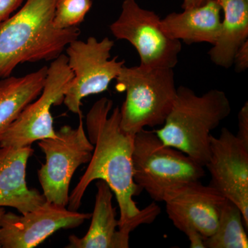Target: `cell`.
Here are the masks:
<instances>
[{
	"label": "cell",
	"instance_id": "6da1fadb",
	"mask_svg": "<svg viewBox=\"0 0 248 248\" xmlns=\"http://www.w3.org/2000/svg\"><path fill=\"white\" fill-rule=\"evenodd\" d=\"M107 97L97 101L86 117L88 138L94 146L89 166L69 195L68 209L78 211L85 192L94 180H103L115 194L120 208L119 229L127 236L142 224H151L161 213L155 202L137 206L133 196L141 187L134 182L133 152L135 135L121 128L120 108Z\"/></svg>",
	"mask_w": 248,
	"mask_h": 248
},
{
	"label": "cell",
	"instance_id": "7a4b0ae2",
	"mask_svg": "<svg viewBox=\"0 0 248 248\" xmlns=\"http://www.w3.org/2000/svg\"><path fill=\"white\" fill-rule=\"evenodd\" d=\"M58 0H26L0 24V79L21 63L53 61L80 35L78 27L58 29L53 18Z\"/></svg>",
	"mask_w": 248,
	"mask_h": 248
},
{
	"label": "cell",
	"instance_id": "3957f363",
	"mask_svg": "<svg viewBox=\"0 0 248 248\" xmlns=\"http://www.w3.org/2000/svg\"><path fill=\"white\" fill-rule=\"evenodd\" d=\"M231 112V102L223 91L212 89L197 95L190 88L181 86L164 126L155 133L165 145L204 167L210 156L211 132Z\"/></svg>",
	"mask_w": 248,
	"mask_h": 248
},
{
	"label": "cell",
	"instance_id": "277c9868",
	"mask_svg": "<svg viewBox=\"0 0 248 248\" xmlns=\"http://www.w3.org/2000/svg\"><path fill=\"white\" fill-rule=\"evenodd\" d=\"M115 79L117 89L126 94L120 108L125 133L135 135L146 127L164 124L177 96L173 68L124 65Z\"/></svg>",
	"mask_w": 248,
	"mask_h": 248
},
{
	"label": "cell",
	"instance_id": "5b68a950",
	"mask_svg": "<svg viewBox=\"0 0 248 248\" xmlns=\"http://www.w3.org/2000/svg\"><path fill=\"white\" fill-rule=\"evenodd\" d=\"M133 170L134 182L158 202L170 189L205 176L203 166L145 128L134 139Z\"/></svg>",
	"mask_w": 248,
	"mask_h": 248
},
{
	"label": "cell",
	"instance_id": "8992f818",
	"mask_svg": "<svg viewBox=\"0 0 248 248\" xmlns=\"http://www.w3.org/2000/svg\"><path fill=\"white\" fill-rule=\"evenodd\" d=\"M79 117L76 128L64 125L56 132L55 138L38 142L46 157L38 170L42 194L47 202L62 206L68 205L70 184L76 170L89 162L94 150L84 130L82 113Z\"/></svg>",
	"mask_w": 248,
	"mask_h": 248
},
{
	"label": "cell",
	"instance_id": "52a82bcc",
	"mask_svg": "<svg viewBox=\"0 0 248 248\" xmlns=\"http://www.w3.org/2000/svg\"><path fill=\"white\" fill-rule=\"evenodd\" d=\"M114 45L109 37L98 40L90 37L86 42L78 39L67 46L66 55L73 78L63 103L73 113H82V99L107 91L111 81L120 74L125 61H120L117 56L111 58Z\"/></svg>",
	"mask_w": 248,
	"mask_h": 248
},
{
	"label": "cell",
	"instance_id": "ba28073f",
	"mask_svg": "<svg viewBox=\"0 0 248 248\" xmlns=\"http://www.w3.org/2000/svg\"><path fill=\"white\" fill-rule=\"evenodd\" d=\"M161 19L154 11L141 7L136 0H123L120 16L110 24V30L116 39L127 41L135 47L140 66L174 69L182 43L166 35Z\"/></svg>",
	"mask_w": 248,
	"mask_h": 248
},
{
	"label": "cell",
	"instance_id": "9c48e42d",
	"mask_svg": "<svg viewBox=\"0 0 248 248\" xmlns=\"http://www.w3.org/2000/svg\"><path fill=\"white\" fill-rule=\"evenodd\" d=\"M73 73L68 58L62 54L48 67L42 93L18 116L4 134L0 147L23 148L46 138L56 137L51 115L53 106L62 104Z\"/></svg>",
	"mask_w": 248,
	"mask_h": 248
},
{
	"label": "cell",
	"instance_id": "30bf717a",
	"mask_svg": "<svg viewBox=\"0 0 248 248\" xmlns=\"http://www.w3.org/2000/svg\"><path fill=\"white\" fill-rule=\"evenodd\" d=\"M226 198L200 181L186 183L165 192L163 202L174 226L188 237L191 248H205L204 241L214 234Z\"/></svg>",
	"mask_w": 248,
	"mask_h": 248
},
{
	"label": "cell",
	"instance_id": "8fae6325",
	"mask_svg": "<svg viewBox=\"0 0 248 248\" xmlns=\"http://www.w3.org/2000/svg\"><path fill=\"white\" fill-rule=\"evenodd\" d=\"M91 215L47 201L24 215L5 213L0 218V246L3 248H35L60 230L81 226L91 218Z\"/></svg>",
	"mask_w": 248,
	"mask_h": 248
},
{
	"label": "cell",
	"instance_id": "7c38bea8",
	"mask_svg": "<svg viewBox=\"0 0 248 248\" xmlns=\"http://www.w3.org/2000/svg\"><path fill=\"white\" fill-rule=\"evenodd\" d=\"M211 176L209 186L240 209L248 226V146L228 128L210 138V153L205 166Z\"/></svg>",
	"mask_w": 248,
	"mask_h": 248
},
{
	"label": "cell",
	"instance_id": "4fadbf2b",
	"mask_svg": "<svg viewBox=\"0 0 248 248\" xmlns=\"http://www.w3.org/2000/svg\"><path fill=\"white\" fill-rule=\"evenodd\" d=\"M32 153L31 146L0 147V207H11L24 215L46 202L43 194L29 189L26 181L28 160Z\"/></svg>",
	"mask_w": 248,
	"mask_h": 248
},
{
	"label": "cell",
	"instance_id": "5bb4252c",
	"mask_svg": "<svg viewBox=\"0 0 248 248\" xmlns=\"http://www.w3.org/2000/svg\"><path fill=\"white\" fill-rule=\"evenodd\" d=\"M91 224L83 237L69 236L68 248H128L130 236L119 229L116 208L112 205V191L107 182L98 180Z\"/></svg>",
	"mask_w": 248,
	"mask_h": 248
},
{
	"label": "cell",
	"instance_id": "9a60e30c",
	"mask_svg": "<svg viewBox=\"0 0 248 248\" xmlns=\"http://www.w3.org/2000/svg\"><path fill=\"white\" fill-rule=\"evenodd\" d=\"M221 12L217 0H210L182 13H171L161 19V27L169 37L187 45L204 42L213 45L219 34Z\"/></svg>",
	"mask_w": 248,
	"mask_h": 248
},
{
	"label": "cell",
	"instance_id": "2e32d148",
	"mask_svg": "<svg viewBox=\"0 0 248 248\" xmlns=\"http://www.w3.org/2000/svg\"><path fill=\"white\" fill-rule=\"evenodd\" d=\"M223 11L219 34L209 51L217 66L230 68L236 52L248 37V0H217Z\"/></svg>",
	"mask_w": 248,
	"mask_h": 248
},
{
	"label": "cell",
	"instance_id": "e0dca14e",
	"mask_svg": "<svg viewBox=\"0 0 248 248\" xmlns=\"http://www.w3.org/2000/svg\"><path fill=\"white\" fill-rule=\"evenodd\" d=\"M47 71L45 66L25 76L0 79V143L19 114L42 93Z\"/></svg>",
	"mask_w": 248,
	"mask_h": 248
},
{
	"label": "cell",
	"instance_id": "ac0fdd59",
	"mask_svg": "<svg viewBox=\"0 0 248 248\" xmlns=\"http://www.w3.org/2000/svg\"><path fill=\"white\" fill-rule=\"evenodd\" d=\"M243 221L240 209L226 199L220 210L216 231L204 241L205 248H248V238Z\"/></svg>",
	"mask_w": 248,
	"mask_h": 248
},
{
	"label": "cell",
	"instance_id": "d6986e66",
	"mask_svg": "<svg viewBox=\"0 0 248 248\" xmlns=\"http://www.w3.org/2000/svg\"><path fill=\"white\" fill-rule=\"evenodd\" d=\"M92 0H58L54 26L58 29L78 27L92 7Z\"/></svg>",
	"mask_w": 248,
	"mask_h": 248
},
{
	"label": "cell",
	"instance_id": "ffe728a7",
	"mask_svg": "<svg viewBox=\"0 0 248 248\" xmlns=\"http://www.w3.org/2000/svg\"><path fill=\"white\" fill-rule=\"evenodd\" d=\"M239 130L236 138L246 146H248V102L245 103L238 115Z\"/></svg>",
	"mask_w": 248,
	"mask_h": 248
},
{
	"label": "cell",
	"instance_id": "44dd1931",
	"mask_svg": "<svg viewBox=\"0 0 248 248\" xmlns=\"http://www.w3.org/2000/svg\"><path fill=\"white\" fill-rule=\"evenodd\" d=\"M232 65H234L235 71L237 73L244 72L248 68V40L235 53Z\"/></svg>",
	"mask_w": 248,
	"mask_h": 248
},
{
	"label": "cell",
	"instance_id": "7402d4cb",
	"mask_svg": "<svg viewBox=\"0 0 248 248\" xmlns=\"http://www.w3.org/2000/svg\"><path fill=\"white\" fill-rule=\"evenodd\" d=\"M24 0H0V24L7 20L20 7Z\"/></svg>",
	"mask_w": 248,
	"mask_h": 248
},
{
	"label": "cell",
	"instance_id": "603a6c76",
	"mask_svg": "<svg viewBox=\"0 0 248 248\" xmlns=\"http://www.w3.org/2000/svg\"><path fill=\"white\" fill-rule=\"evenodd\" d=\"M210 0H183L182 9H187L198 7L206 4Z\"/></svg>",
	"mask_w": 248,
	"mask_h": 248
},
{
	"label": "cell",
	"instance_id": "cb8c5ba5",
	"mask_svg": "<svg viewBox=\"0 0 248 248\" xmlns=\"http://www.w3.org/2000/svg\"><path fill=\"white\" fill-rule=\"evenodd\" d=\"M5 213H6V210H5L4 207H0V218L3 216ZM0 248H1V246H0Z\"/></svg>",
	"mask_w": 248,
	"mask_h": 248
}]
</instances>
